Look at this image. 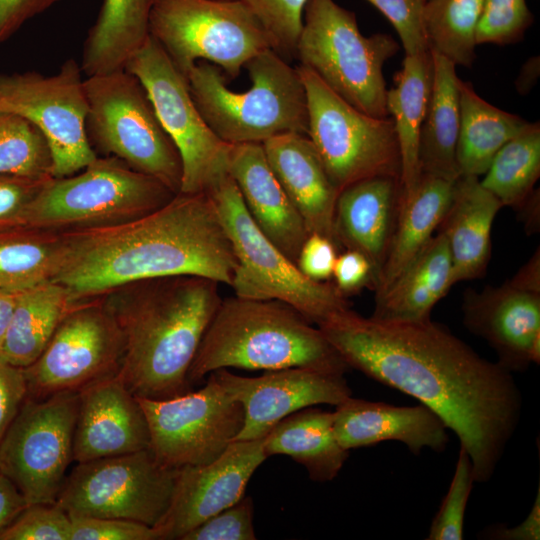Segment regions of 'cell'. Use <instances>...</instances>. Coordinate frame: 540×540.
<instances>
[{"label":"cell","mask_w":540,"mask_h":540,"mask_svg":"<svg viewBox=\"0 0 540 540\" xmlns=\"http://www.w3.org/2000/svg\"><path fill=\"white\" fill-rule=\"evenodd\" d=\"M305 87L308 133L326 173L340 192L371 177L400 179L401 156L393 119L367 115L298 65Z\"/></svg>","instance_id":"obj_11"},{"label":"cell","mask_w":540,"mask_h":540,"mask_svg":"<svg viewBox=\"0 0 540 540\" xmlns=\"http://www.w3.org/2000/svg\"><path fill=\"white\" fill-rule=\"evenodd\" d=\"M396 30L406 55L429 51L423 26L424 0H366Z\"/></svg>","instance_id":"obj_44"},{"label":"cell","mask_w":540,"mask_h":540,"mask_svg":"<svg viewBox=\"0 0 540 540\" xmlns=\"http://www.w3.org/2000/svg\"><path fill=\"white\" fill-rule=\"evenodd\" d=\"M61 0H0V44Z\"/></svg>","instance_id":"obj_50"},{"label":"cell","mask_w":540,"mask_h":540,"mask_svg":"<svg viewBox=\"0 0 540 540\" xmlns=\"http://www.w3.org/2000/svg\"><path fill=\"white\" fill-rule=\"evenodd\" d=\"M333 413L336 438L348 451L383 441H398L417 455L423 448L442 452L449 443L444 422L421 403L395 406L350 396Z\"/></svg>","instance_id":"obj_22"},{"label":"cell","mask_w":540,"mask_h":540,"mask_svg":"<svg viewBox=\"0 0 540 540\" xmlns=\"http://www.w3.org/2000/svg\"><path fill=\"white\" fill-rule=\"evenodd\" d=\"M266 458L263 438L236 440L208 464L178 468L169 507L153 527L158 540H181L187 532L239 501Z\"/></svg>","instance_id":"obj_18"},{"label":"cell","mask_w":540,"mask_h":540,"mask_svg":"<svg viewBox=\"0 0 540 540\" xmlns=\"http://www.w3.org/2000/svg\"><path fill=\"white\" fill-rule=\"evenodd\" d=\"M484 0H425L423 26L430 51L455 65L475 60L477 26Z\"/></svg>","instance_id":"obj_37"},{"label":"cell","mask_w":540,"mask_h":540,"mask_svg":"<svg viewBox=\"0 0 540 540\" xmlns=\"http://www.w3.org/2000/svg\"><path fill=\"white\" fill-rule=\"evenodd\" d=\"M17 292L0 288V350L16 303Z\"/></svg>","instance_id":"obj_55"},{"label":"cell","mask_w":540,"mask_h":540,"mask_svg":"<svg viewBox=\"0 0 540 540\" xmlns=\"http://www.w3.org/2000/svg\"><path fill=\"white\" fill-rule=\"evenodd\" d=\"M539 191L533 190L526 200L517 208L521 214L527 234H535L540 229Z\"/></svg>","instance_id":"obj_54"},{"label":"cell","mask_w":540,"mask_h":540,"mask_svg":"<svg viewBox=\"0 0 540 540\" xmlns=\"http://www.w3.org/2000/svg\"><path fill=\"white\" fill-rule=\"evenodd\" d=\"M70 540H158V535L153 527L132 520L75 517Z\"/></svg>","instance_id":"obj_45"},{"label":"cell","mask_w":540,"mask_h":540,"mask_svg":"<svg viewBox=\"0 0 540 540\" xmlns=\"http://www.w3.org/2000/svg\"><path fill=\"white\" fill-rule=\"evenodd\" d=\"M433 64L429 51L406 55L394 86L387 89L386 106L393 119L401 156L402 198L420 178L419 140L432 87Z\"/></svg>","instance_id":"obj_32"},{"label":"cell","mask_w":540,"mask_h":540,"mask_svg":"<svg viewBox=\"0 0 540 540\" xmlns=\"http://www.w3.org/2000/svg\"><path fill=\"white\" fill-rule=\"evenodd\" d=\"M177 472L150 449L79 462L55 504L70 518H120L154 527L169 507Z\"/></svg>","instance_id":"obj_12"},{"label":"cell","mask_w":540,"mask_h":540,"mask_svg":"<svg viewBox=\"0 0 540 540\" xmlns=\"http://www.w3.org/2000/svg\"><path fill=\"white\" fill-rule=\"evenodd\" d=\"M125 70L144 86L156 114L182 162L179 193H206L228 174L230 144L207 125L189 91L186 77L150 35Z\"/></svg>","instance_id":"obj_13"},{"label":"cell","mask_w":540,"mask_h":540,"mask_svg":"<svg viewBox=\"0 0 540 540\" xmlns=\"http://www.w3.org/2000/svg\"><path fill=\"white\" fill-rule=\"evenodd\" d=\"M332 277L334 286L346 298L363 288L373 289L376 281L370 261L365 255L353 249H344L338 254Z\"/></svg>","instance_id":"obj_47"},{"label":"cell","mask_w":540,"mask_h":540,"mask_svg":"<svg viewBox=\"0 0 540 540\" xmlns=\"http://www.w3.org/2000/svg\"><path fill=\"white\" fill-rule=\"evenodd\" d=\"M228 173L258 228L296 263L309 232L272 172L262 144L231 145Z\"/></svg>","instance_id":"obj_24"},{"label":"cell","mask_w":540,"mask_h":540,"mask_svg":"<svg viewBox=\"0 0 540 540\" xmlns=\"http://www.w3.org/2000/svg\"><path fill=\"white\" fill-rule=\"evenodd\" d=\"M28 395L24 368L0 359V442Z\"/></svg>","instance_id":"obj_49"},{"label":"cell","mask_w":540,"mask_h":540,"mask_svg":"<svg viewBox=\"0 0 540 540\" xmlns=\"http://www.w3.org/2000/svg\"><path fill=\"white\" fill-rule=\"evenodd\" d=\"M63 251L61 233L27 227L0 230V288L20 292L51 281Z\"/></svg>","instance_id":"obj_35"},{"label":"cell","mask_w":540,"mask_h":540,"mask_svg":"<svg viewBox=\"0 0 540 540\" xmlns=\"http://www.w3.org/2000/svg\"><path fill=\"white\" fill-rule=\"evenodd\" d=\"M251 86L236 92L227 87L220 69L197 62L186 79L192 99L207 125L222 141L262 144L276 135H307L305 87L299 71L273 49L245 65Z\"/></svg>","instance_id":"obj_5"},{"label":"cell","mask_w":540,"mask_h":540,"mask_svg":"<svg viewBox=\"0 0 540 540\" xmlns=\"http://www.w3.org/2000/svg\"><path fill=\"white\" fill-rule=\"evenodd\" d=\"M150 435L138 398L114 376L79 391L73 439L77 463L149 449Z\"/></svg>","instance_id":"obj_21"},{"label":"cell","mask_w":540,"mask_h":540,"mask_svg":"<svg viewBox=\"0 0 540 540\" xmlns=\"http://www.w3.org/2000/svg\"><path fill=\"white\" fill-rule=\"evenodd\" d=\"M51 178L0 174V230L20 227L26 207Z\"/></svg>","instance_id":"obj_46"},{"label":"cell","mask_w":540,"mask_h":540,"mask_svg":"<svg viewBox=\"0 0 540 540\" xmlns=\"http://www.w3.org/2000/svg\"><path fill=\"white\" fill-rule=\"evenodd\" d=\"M71 305L66 288L52 280L17 292L0 359L20 368L34 363Z\"/></svg>","instance_id":"obj_33"},{"label":"cell","mask_w":540,"mask_h":540,"mask_svg":"<svg viewBox=\"0 0 540 540\" xmlns=\"http://www.w3.org/2000/svg\"><path fill=\"white\" fill-rule=\"evenodd\" d=\"M231 242L237 266L230 287L236 296L278 300L320 326L350 309L334 284L306 277L250 216L229 173L208 192Z\"/></svg>","instance_id":"obj_8"},{"label":"cell","mask_w":540,"mask_h":540,"mask_svg":"<svg viewBox=\"0 0 540 540\" xmlns=\"http://www.w3.org/2000/svg\"><path fill=\"white\" fill-rule=\"evenodd\" d=\"M137 398L149 428V449L170 468L212 462L235 440L244 422L241 404L213 373L197 391L160 400Z\"/></svg>","instance_id":"obj_17"},{"label":"cell","mask_w":540,"mask_h":540,"mask_svg":"<svg viewBox=\"0 0 540 540\" xmlns=\"http://www.w3.org/2000/svg\"><path fill=\"white\" fill-rule=\"evenodd\" d=\"M61 234L64 251L52 281L66 288L72 304L165 276H202L230 286L237 266L207 193H177L138 218Z\"/></svg>","instance_id":"obj_2"},{"label":"cell","mask_w":540,"mask_h":540,"mask_svg":"<svg viewBox=\"0 0 540 540\" xmlns=\"http://www.w3.org/2000/svg\"><path fill=\"white\" fill-rule=\"evenodd\" d=\"M310 368L344 375L350 368L320 328L278 300L222 299L190 366V384L218 369Z\"/></svg>","instance_id":"obj_4"},{"label":"cell","mask_w":540,"mask_h":540,"mask_svg":"<svg viewBox=\"0 0 540 540\" xmlns=\"http://www.w3.org/2000/svg\"><path fill=\"white\" fill-rule=\"evenodd\" d=\"M483 538L496 540H539L540 539V488L527 517L518 525L508 527L495 525L485 529Z\"/></svg>","instance_id":"obj_51"},{"label":"cell","mask_w":540,"mask_h":540,"mask_svg":"<svg viewBox=\"0 0 540 540\" xmlns=\"http://www.w3.org/2000/svg\"><path fill=\"white\" fill-rule=\"evenodd\" d=\"M71 518L54 504H30L0 534V540H70Z\"/></svg>","instance_id":"obj_42"},{"label":"cell","mask_w":540,"mask_h":540,"mask_svg":"<svg viewBox=\"0 0 540 540\" xmlns=\"http://www.w3.org/2000/svg\"><path fill=\"white\" fill-rule=\"evenodd\" d=\"M253 502L243 496L239 501L211 516L181 540H255Z\"/></svg>","instance_id":"obj_43"},{"label":"cell","mask_w":540,"mask_h":540,"mask_svg":"<svg viewBox=\"0 0 540 540\" xmlns=\"http://www.w3.org/2000/svg\"><path fill=\"white\" fill-rule=\"evenodd\" d=\"M473 483L470 458L460 447L449 489L432 520L427 540H462L464 538L465 511Z\"/></svg>","instance_id":"obj_39"},{"label":"cell","mask_w":540,"mask_h":540,"mask_svg":"<svg viewBox=\"0 0 540 540\" xmlns=\"http://www.w3.org/2000/svg\"><path fill=\"white\" fill-rule=\"evenodd\" d=\"M401 200L400 179L391 176L357 181L341 190L337 197L336 243L338 247L365 255L374 269L376 281L392 241Z\"/></svg>","instance_id":"obj_23"},{"label":"cell","mask_w":540,"mask_h":540,"mask_svg":"<svg viewBox=\"0 0 540 540\" xmlns=\"http://www.w3.org/2000/svg\"><path fill=\"white\" fill-rule=\"evenodd\" d=\"M425 1V0H424Z\"/></svg>","instance_id":"obj_56"},{"label":"cell","mask_w":540,"mask_h":540,"mask_svg":"<svg viewBox=\"0 0 540 540\" xmlns=\"http://www.w3.org/2000/svg\"><path fill=\"white\" fill-rule=\"evenodd\" d=\"M447 240L441 231L378 298L371 317L384 321L430 319L435 304L453 286Z\"/></svg>","instance_id":"obj_28"},{"label":"cell","mask_w":540,"mask_h":540,"mask_svg":"<svg viewBox=\"0 0 540 540\" xmlns=\"http://www.w3.org/2000/svg\"><path fill=\"white\" fill-rule=\"evenodd\" d=\"M263 447L267 457H291L315 482L336 478L349 456L336 438L334 413L313 406L278 422L263 438Z\"/></svg>","instance_id":"obj_29"},{"label":"cell","mask_w":540,"mask_h":540,"mask_svg":"<svg viewBox=\"0 0 540 540\" xmlns=\"http://www.w3.org/2000/svg\"><path fill=\"white\" fill-rule=\"evenodd\" d=\"M398 50L389 34L364 36L354 12L334 0H307L296 58L361 112L389 117L383 67Z\"/></svg>","instance_id":"obj_7"},{"label":"cell","mask_w":540,"mask_h":540,"mask_svg":"<svg viewBox=\"0 0 540 540\" xmlns=\"http://www.w3.org/2000/svg\"><path fill=\"white\" fill-rule=\"evenodd\" d=\"M176 193L113 156L81 171L52 177L26 207L20 227L69 232L104 227L148 214Z\"/></svg>","instance_id":"obj_6"},{"label":"cell","mask_w":540,"mask_h":540,"mask_svg":"<svg viewBox=\"0 0 540 540\" xmlns=\"http://www.w3.org/2000/svg\"><path fill=\"white\" fill-rule=\"evenodd\" d=\"M257 16L282 58H296L307 0H242Z\"/></svg>","instance_id":"obj_40"},{"label":"cell","mask_w":540,"mask_h":540,"mask_svg":"<svg viewBox=\"0 0 540 540\" xmlns=\"http://www.w3.org/2000/svg\"><path fill=\"white\" fill-rule=\"evenodd\" d=\"M79 392L26 398L0 442V472L28 504H54L73 461Z\"/></svg>","instance_id":"obj_15"},{"label":"cell","mask_w":540,"mask_h":540,"mask_svg":"<svg viewBox=\"0 0 540 540\" xmlns=\"http://www.w3.org/2000/svg\"><path fill=\"white\" fill-rule=\"evenodd\" d=\"M149 32L185 77L206 61L235 79L251 58L273 49L271 36L242 0H155Z\"/></svg>","instance_id":"obj_10"},{"label":"cell","mask_w":540,"mask_h":540,"mask_svg":"<svg viewBox=\"0 0 540 540\" xmlns=\"http://www.w3.org/2000/svg\"><path fill=\"white\" fill-rule=\"evenodd\" d=\"M502 208L479 177L460 176L450 205L438 227L448 243L452 285L482 277L491 256V230Z\"/></svg>","instance_id":"obj_26"},{"label":"cell","mask_w":540,"mask_h":540,"mask_svg":"<svg viewBox=\"0 0 540 540\" xmlns=\"http://www.w3.org/2000/svg\"><path fill=\"white\" fill-rule=\"evenodd\" d=\"M337 250V245L331 239L318 233H309L300 249L296 265L309 279L326 282L332 278Z\"/></svg>","instance_id":"obj_48"},{"label":"cell","mask_w":540,"mask_h":540,"mask_svg":"<svg viewBox=\"0 0 540 540\" xmlns=\"http://www.w3.org/2000/svg\"><path fill=\"white\" fill-rule=\"evenodd\" d=\"M506 283L516 289L540 294V251L539 247L529 260Z\"/></svg>","instance_id":"obj_53"},{"label":"cell","mask_w":540,"mask_h":540,"mask_svg":"<svg viewBox=\"0 0 540 540\" xmlns=\"http://www.w3.org/2000/svg\"><path fill=\"white\" fill-rule=\"evenodd\" d=\"M124 351V335L101 297L74 303L41 355L24 368L27 397L79 392L117 376Z\"/></svg>","instance_id":"obj_16"},{"label":"cell","mask_w":540,"mask_h":540,"mask_svg":"<svg viewBox=\"0 0 540 540\" xmlns=\"http://www.w3.org/2000/svg\"><path fill=\"white\" fill-rule=\"evenodd\" d=\"M533 21L526 0H484L476 32L477 45L516 43Z\"/></svg>","instance_id":"obj_41"},{"label":"cell","mask_w":540,"mask_h":540,"mask_svg":"<svg viewBox=\"0 0 540 540\" xmlns=\"http://www.w3.org/2000/svg\"><path fill=\"white\" fill-rule=\"evenodd\" d=\"M262 146L272 172L308 232L321 234L337 245L334 213L339 192L310 138L296 132L284 133L267 139Z\"/></svg>","instance_id":"obj_25"},{"label":"cell","mask_w":540,"mask_h":540,"mask_svg":"<svg viewBox=\"0 0 540 540\" xmlns=\"http://www.w3.org/2000/svg\"><path fill=\"white\" fill-rule=\"evenodd\" d=\"M84 89L86 132L96 154L116 157L179 193V152L140 80L124 69L87 76Z\"/></svg>","instance_id":"obj_9"},{"label":"cell","mask_w":540,"mask_h":540,"mask_svg":"<svg viewBox=\"0 0 540 540\" xmlns=\"http://www.w3.org/2000/svg\"><path fill=\"white\" fill-rule=\"evenodd\" d=\"M28 505L16 485L0 472V534Z\"/></svg>","instance_id":"obj_52"},{"label":"cell","mask_w":540,"mask_h":540,"mask_svg":"<svg viewBox=\"0 0 540 540\" xmlns=\"http://www.w3.org/2000/svg\"><path fill=\"white\" fill-rule=\"evenodd\" d=\"M218 285L175 275L134 281L100 296L124 335L117 376L132 394L160 400L191 391L190 366L222 300Z\"/></svg>","instance_id":"obj_3"},{"label":"cell","mask_w":540,"mask_h":540,"mask_svg":"<svg viewBox=\"0 0 540 540\" xmlns=\"http://www.w3.org/2000/svg\"><path fill=\"white\" fill-rule=\"evenodd\" d=\"M349 368L417 399L453 431L474 482H488L521 417L512 373L430 319L384 321L351 308L318 326Z\"/></svg>","instance_id":"obj_1"},{"label":"cell","mask_w":540,"mask_h":540,"mask_svg":"<svg viewBox=\"0 0 540 540\" xmlns=\"http://www.w3.org/2000/svg\"><path fill=\"white\" fill-rule=\"evenodd\" d=\"M463 323L496 352L506 370L520 372L540 362V294L509 286L469 289L462 303Z\"/></svg>","instance_id":"obj_20"},{"label":"cell","mask_w":540,"mask_h":540,"mask_svg":"<svg viewBox=\"0 0 540 540\" xmlns=\"http://www.w3.org/2000/svg\"><path fill=\"white\" fill-rule=\"evenodd\" d=\"M480 180L502 207L517 209L534 190L540 176V125L528 123L505 143Z\"/></svg>","instance_id":"obj_36"},{"label":"cell","mask_w":540,"mask_h":540,"mask_svg":"<svg viewBox=\"0 0 540 540\" xmlns=\"http://www.w3.org/2000/svg\"><path fill=\"white\" fill-rule=\"evenodd\" d=\"M52 166L44 135L23 117L0 112V174L53 177Z\"/></svg>","instance_id":"obj_38"},{"label":"cell","mask_w":540,"mask_h":540,"mask_svg":"<svg viewBox=\"0 0 540 540\" xmlns=\"http://www.w3.org/2000/svg\"><path fill=\"white\" fill-rule=\"evenodd\" d=\"M212 373L243 408V426L234 441L264 438L292 413L318 404L337 406L352 394L344 375L310 368L271 370L259 377L239 376L227 369Z\"/></svg>","instance_id":"obj_19"},{"label":"cell","mask_w":540,"mask_h":540,"mask_svg":"<svg viewBox=\"0 0 540 540\" xmlns=\"http://www.w3.org/2000/svg\"><path fill=\"white\" fill-rule=\"evenodd\" d=\"M432 87L419 140L420 174L456 181V145L460 126V81L456 65L430 51Z\"/></svg>","instance_id":"obj_30"},{"label":"cell","mask_w":540,"mask_h":540,"mask_svg":"<svg viewBox=\"0 0 540 540\" xmlns=\"http://www.w3.org/2000/svg\"><path fill=\"white\" fill-rule=\"evenodd\" d=\"M480 97L469 82L460 81V126L456 162L460 176H483L500 148L528 124Z\"/></svg>","instance_id":"obj_34"},{"label":"cell","mask_w":540,"mask_h":540,"mask_svg":"<svg viewBox=\"0 0 540 540\" xmlns=\"http://www.w3.org/2000/svg\"><path fill=\"white\" fill-rule=\"evenodd\" d=\"M87 110L83 72L72 58L48 76L0 72V112L23 117L44 135L53 177L73 175L98 157L86 132Z\"/></svg>","instance_id":"obj_14"},{"label":"cell","mask_w":540,"mask_h":540,"mask_svg":"<svg viewBox=\"0 0 540 540\" xmlns=\"http://www.w3.org/2000/svg\"><path fill=\"white\" fill-rule=\"evenodd\" d=\"M155 0H103L83 44L80 67L85 76L124 70L150 36Z\"/></svg>","instance_id":"obj_31"},{"label":"cell","mask_w":540,"mask_h":540,"mask_svg":"<svg viewBox=\"0 0 540 540\" xmlns=\"http://www.w3.org/2000/svg\"><path fill=\"white\" fill-rule=\"evenodd\" d=\"M454 184L420 174L413 192L402 198L392 241L373 289L375 298L384 294L434 236L450 205Z\"/></svg>","instance_id":"obj_27"}]
</instances>
